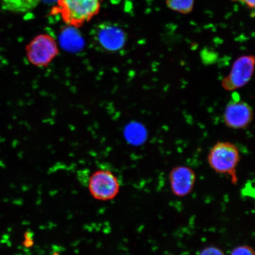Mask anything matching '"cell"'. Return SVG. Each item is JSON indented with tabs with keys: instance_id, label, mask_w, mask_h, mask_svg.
Wrapping results in <instances>:
<instances>
[{
	"instance_id": "cell-1",
	"label": "cell",
	"mask_w": 255,
	"mask_h": 255,
	"mask_svg": "<svg viewBox=\"0 0 255 255\" xmlns=\"http://www.w3.org/2000/svg\"><path fill=\"white\" fill-rule=\"evenodd\" d=\"M241 160L240 151L234 143L218 141L207 155V162L216 173L228 175L234 184L238 183L237 167Z\"/></svg>"
},
{
	"instance_id": "cell-2",
	"label": "cell",
	"mask_w": 255,
	"mask_h": 255,
	"mask_svg": "<svg viewBox=\"0 0 255 255\" xmlns=\"http://www.w3.org/2000/svg\"><path fill=\"white\" fill-rule=\"evenodd\" d=\"M89 193L100 201L113 200L119 194L121 184L119 178L107 167H100L90 175L88 180Z\"/></svg>"
},
{
	"instance_id": "cell-3",
	"label": "cell",
	"mask_w": 255,
	"mask_h": 255,
	"mask_svg": "<svg viewBox=\"0 0 255 255\" xmlns=\"http://www.w3.org/2000/svg\"><path fill=\"white\" fill-rule=\"evenodd\" d=\"M103 0H59V7L66 22L73 25L85 23L100 11Z\"/></svg>"
},
{
	"instance_id": "cell-4",
	"label": "cell",
	"mask_w": 255,
	"mask_h": 255,
	"mask_svg": "<svg viewBox=\"0 0 255 255\" xmlns=\"http://www.w3.org/2000/svg\"><path fill=\"white\" fill-rule=\"evenodd\" d=\"M255 64L254 55L239 57L233 63L230 72L222 80L223 89L231 92L245 87L253 77Z\"/></svg>"
},
{
	"instance_id": "cell-5",
	"label": "cell",
	"mask_w": 255,
	"mask_h": 255,
	"mask_svg": "<svg viewBox=\"0 0 255 255\" xmlns=\"http://www.w3.org/2000/svg\"><path fill=\"white\" fill-rule=\"evenodd\" d=\"M223 118L229 128L246 129L253 121L254 111L247 102L234 98L226 105Z\"/></svg>"
},
{
	"instance_id": "cell-6",
	"label": "cell",
	"mask_w": 255,
	"mask_h": 255,
	"mask_svg": "<svg viewBox=\"0 0 255 255\" xmlns=\"http://www.w3.org/2000/svg\"><path fill=\"white\" fill-rule=\"evenodd\" d=\"M168 177L172 193L178 197L189 195L195 186V171L186 165H178L172 168Z\"/></svg>"
},
{
	"instance_id": "cell-7",
	"label": "cell",
	"mask_w": 255,
	"mask_h": 255,
	"mask_svg": "<svg viewBox=\"0 0 255 255\" xmlns=\"http://www.w3.org/2000/svg\"><path fill=\"white\" fill-rule=\"evenodd\" d=\"M55 41L50 37L40 36L35 39L28 46L27 56L33 65L39 67L46 66L57 55Z\"/></svg>"
},
{
	"instance_id": "cell-8",
	"label": "cell",
	"mask_w": 255,
	"mask_h": 255,
	"mask_svg": "<svg viewBox=\"0 0 255 255\" xmlns=\"http://www.w3.org/2000/svg\"><path fill=\"white\" fill-rule=\"evenodd\" d=\"M95 39L101 47L110 52H116L125 46L126 34L122 28L114 24L104 23L95 31Z\"/></svg>"
},
{
	"instance_id": "cell-9",
	"label": "cell",
	"mask_w": 255,
	"mask_h": 255,
	"mask_svg": "<svg viewBox=\"0 0 255 255\" xmlns=\"http://www.w3.org/2000/svg\"><path fill=\"white\" fill-rule=\"evenodd\" d=\"M41 0H1L2 7L6 11L24 13L36 8Z\"/></svg>"
},
{
	"instance_id": "cell-10",
	"label": "cell",
	"mask_w": 255,
	"mask_h": 255,
	"mask_svg": "<svg viewBox=\"0 0 255 255\" xmlns=\"http://www.w3.org/2000/svg\"><path fill=\"white\" fill-rule=\"evenodd\" d=\"M195 0H165L167 7L181 14H189L193 11Z\"/></svg>"
},
{
	"instance_id": "cell-11",
	"label": "cell",
	"mask_w": 255,
	"mask_h": 255,
	"mask_svg": "<svg viewBox=\"0 0 255 255\" xmlns=\"http://www.w3.org/2000/svg\"><path fill=\"white\" fill-rule=\"evenodd\" d=\"M230 255H255L253 248L248 245H241L232 250Z\"/></svg>"
},
{
	"instance_id": "cell-12",
	"label": "cell",
	"mask_w": 255,
	"mask_h": 255,
	"mask_svg": "<svg viewBox=\"0 0 255 255\" xmlns=\"http://www.w3.org/2000/svg\"><path fill=\"white\" fill-rule=\"evenodd\" d=\"M199 255H225L221 248L215 246L206 247L203 249Z\"/></svg>"
},
{
	"instance_id": "cell-13",
	"label": "cell",
	"mask_w": 255,
	"mask_h": 255,
	"mask_svg": "<svg viewBox=\"0 0 255 255\" xmlns=\"http://www.w3.org/2000/svg\"><path fill=\"white\" fill-rule=\"evenodd\" d=\"M233 1H240L247 6L248 7L254 9L255 6V0H233Z\"/></svg>"
},
{
	"instance_id": "cell-14",
	"label": "cell",
	"mask_w": 255,
	"mask_h": 255,
	"mask_svg": "<svg viewBox=\"0 0 255 255\" xmlns=\"http://www.w3.org/2000/svg\"><path fill=\"white\" fill-rule=\"evenodd\" d=\"M173 255V254H165V255Z\"/></svg>"
}]
</instances>
